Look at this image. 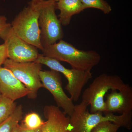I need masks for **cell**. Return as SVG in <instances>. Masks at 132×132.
<instances>
[{
	"label": "cell",
	"instance_id": "1",
	"mask_svg": "<svg viewBox=\"0 0 132 132\" xmlns=\"http://www.w3.org/2000/svg\"><path fill=\"white\" fill-rule=\"evenodd\" d=\"M42 51L44 56L67 62L72 68L81 71H91L101 60L100 55L96 51L78 49L62 39Z\"/></svg>",
	"mask_w": 132,
	"mask_h": 132
},
{
	"label": "cell",
	"instance_id": "2",
	"mask_svg": "<svg viewBox=\"0 0 132 132\" xmlns=\"http://www.w3.org/2000/svg\"><path fill=\"white\" fill-rule=\"evenodd\" d=\"M88 106L83 101L75 106L73 112L69 116L73 132H91L95 126L105 121H111L128 130L131 129L132 113L119 115L112 113L104 114L101 112L91 113L88 109Z\"/></svg>",
	"mask_w": 132,
	"mask_h": 132
},
{
	"label": "cell",
	"instance_id": "3",
	"mask_svg": "<svg viewBox=\"0 0 132 132\" xmlns=\"http://www.w3.org/2000/svg\"><path fill=\"white\" fill-rule=\"evenodd\" d=\"M44 2H30L28 6L16 15L11 24L13 31L26 42L41 50L43 49L39 24L40 13Z\"/></svg>",
	"mask_w": 132,
	"mask_h": 132
},
{
	"label": "cell",
	"instance_id": "4",
	"mask_svg": "<svg viewBox=\"0 0 132 132\" xmlns=\"http://www.w3.org/2000/svg\"><path fill=\"white\" fill-rule=\"evenodd\" d=\"M125 83L118 75L103 73L99 75L82 93V101L90 105V112L106 111L104 98L111 90H120Z\"/></svg>",
	"mask_w": 132,
	"mask_h": 132
},
{
	"label": "cell",
	"instance_id": "5",
	"mask_svg": "<svg viewBox=\"0 0 132 132\" xmlns=\"http://www.w3.org/2000/svg\"><path fill=\"white\" fill-rule=\"evenodd\" d=\"M35 62L45 65L51 70L62 73L68 80L65 88L71 95L73 101L79 100L83 87L92 78L90 71H81L66 68L59 61L39 54Z\"/></svg>",
	"mask_w": 132,
	"mask_h": 132
},
{
	"label": "cell",
	"instance_id": "6",
	"mask_svg": "<svg viewBox=\"0 0 132 132\" xmlns=\"http://www.w3.org/2000/svg\"><path fill=\"white\" fill-rule=\"evenodd\" d=\"M56 2L54 0L45 1L40 13L39 24L43 48L55 44L64 37L61 23L55 13Z\"/></svg>",
	"mask_w": 132,
	"mask_h": 132
},
{
	"label": "cell",
	"instance_id": "7",
	"mask_svg": "<svg viewBox=\"0 0 132 132\" xmlns=\"http://www.w3.org/2000/svg\"><path fill=\"white\" fill-rule=\"evenodd\" d=\"M3 65L4 67L10 70L28 89L29 92L27 95L29 98L35 99L38 91L43 88L39 75L42 64L36 62H15L7 59Z\"/></svg>",
	"mask_w": 132,
	"mask_h": 132
},
{
	"label": "cell",
	"instance_id": "8",
	"mask_svg": "<svg viewBox=\"0 0 132 132\" xmlns=\"http://www.w3.org/2000/svg\"><path fill=\"white\" fill-rule=\"evenodd\" d=\"M6 45L8 59L17 62H35L39 54L38 48L19 37L11 25L0 34Z\"/></svg>",
	"mask_w": 132,
	"mask_h": 132
},
{
	"label": "cell",
	"instance_id": "9",
	"mask_svg": "<svg viewBox=\"0 0 132 132\" xmlns=\"http://www.w3.org/2000/svg\"><path fill=\"white\" fill-rule=\"evenodd\" d=\"M39 75L43 88L51 93L57 106L62 109L64 113L70 116L73 112L75 105L71 97H69L63 90L60 73L53 70H42Z\"/></svg>",
	"mask_w": 132,
	"mask_h": 132
},
{
	"label": "cell",
	"instance_id": "10",
	"mask_svg": "<svg viewBox=\"0 0 132 132\" xmlns=\"http://www.w3.org/2000/svg\"><path fill=\"white\" fill-rule=\"evenodd\" d=\"M105 95L104 114L132 113V88L125 84L120 90H111Z\"/></svg>",
	"mask_w": 132,
	"mask_h": 132
},
{
	"label": "cell",
	"instance_id": "11",
	"mask_svg": "<svg viewBox=\"0 0 132 132\" xmlns=\"http://www.w3.org/2000/svg\"><path fill=\"white\" fill-rule=\"evenodd\" d=\"M29 93L28 89L10 70L0 67V94L15 101Z\"/></svg>",
	"mask_w": 132,
	"mask_h": 132
},
{
	"label": "cell",
	"instance_id": "12",
	"mask_svg": "<svg viewBox=\"0 0 132 132\" xmlns=\"http://www.w3.org/2000/svg\"><path fill=\"white\" fill-rule=\"evenodd\" d=\"M43 113L47 120L43 126L42 132H73L69 117L57 106H45Z\"/></svg>",
	"mask_w": 132,
	"mask_h": 132
},
{
	"label": "cell",
	"instance_id": "13",
	"mask_svg": "<svg viewBox=\"0 0 132 132\" xmlns=\"http://www.w3.org/2000/svg\"><path fill=\"white\" fill-rule=\"evenodd\" d=\"M56 8L60 11L59 20L64 26L70 24L73 15L85 10L80 0H59L56 2Z\"/></svg>",
	"mask_w": 132,
	"mask_h": 132
},
{
	"label": "cell",
	"instance_id": "14",
	"mask_svg": "<svg viewBox=\"0 0 132 132\" xmlns=\"http://www.w3.org/2000/svg\"><path fill=\"white\" fill-rule=\"evenodd\" d=\"M23 113L22 106H17L12 115L0 124V132H12L15 127L21 120Z\"/></svg>",
	"mask_w": 132,
	"mask_h": 132
},
{
	"label": "cell",
	"instance_id": "15",
	"mask_svg": "<svg viewBox=\"0 0 132 132\" xmlns=\"http://www.w3.org/2000/svg\"><path fill=\"white\" fill-rule=\"evenodd\" d=\"M16 106L15 101L0 94V124L12 115Z\"/></svg>",
	"mask_w": 132,
	"mask_h": 132
},
{
	"label": "cell",
	"instance_id": "16",
	"mask_svg": "<svg viewBox=\"0 0 132 132\" xmlns=\"http://www.w3.org/2000/svg\"><path fill=\"white\" fill-rule=\"evenodd\" d=\"M45 123L38 114L31 112L26 114L20 125L28 130H34L42 127Z\"/></svg>",
	"mask_w": 132,
	"mask_h": 132
},
{
	"label": "cell",
	"instance_id": "17",
	"mask_svg": "<svg viewBox=\"0 0 132 132\" xmlns=\"http://www.w3.org/2000/svg\"><path fill=\"white\" fill-rule=\"evenodd\" d=\"M85 9L95 8L100 10L105 14H109L112 12L110 5L105 0H80Z\"/></svg>",
	"mask_w": 132,
	"mask_h": 132
},
{
	"label": "cell",
	"instance_id": "18",
	"mask_svg": "<svg viewBox=\"0 0 132 132\" xmlns=\"http://www.w3.org/2000/svg\"><path fill=\"white\" fill-rule=\"evenodd\" d=\"M120 127L110 121L99 123L92 129L91 132H118Z\"/></svg>",
	"mask_w": 132,
	"mask_h": 132
},
{
	"label": "cell",
	"instance_id": "19",
	"mask_svg": "<svg viewBox=\"0 0 132 132\" xmlns=\"http://www.w3.org/2000/svg\"><path fill=\"white\" fill-rule=\"evenodd\" d=\"M8 59L7 51L6 45L4 43L0 45V67L4 64L5 61Z\"/></svg>",
	"mask_w": 132,
	"mask_h": 132
},
{
	"label": "cell",
	"instance_id": "20",
	"mask_svg": "<svg viewBox=\"0 0 132 132\" xmlns=\"http://www.w3.org/2000/svg\"><path fill=\"white\" fill-rule=\"evenodd\" d=\"M11 25V24L7 22V19L6 16H0V34Z\"/></svg>",
	"mask_w": 132,
	"mask_h": 132
},
{
	"label": "cell",
	"instance_id": "21",
	"mask_svg": "<svg viewBox=\"0 0 132 132\" xmlns=\"http://www.w3.org/2000/svg\"><path fill=\"white\" fill-rule=\"evenodd\" d=\"M21 127L19 123L15 127L12 132H21Z\"/></svg>",
	"mask_w": 132,
	"mask_h": 132
},
{
	"label": "cell",
	"instance_id": "22",
	"mask_svg": "<svg viewBox=\"0 0 132 132\" xmlns=\"http://www.w3.org/2000/svg\"><path fill=\"white\" fill-rule=\"evenodd\" d=\"M21 126V125H20ZM21 132H32L33 130H29L21 127Z\"/></svg>",
	"mask_w": 132,
	"mask_h": 132
},
{
	"label": "cell",
	"instance_id": "23",
	"mask_svg": "<svg viewBox=\"0 0 132 132\" xmlns=\"http://www.w3.org/2000/svg\"><path fill=\"white\" fill-rule=\"evenodd\" d=\"M46 0H31V1L32 2L35 3H38L42 2L45 1Z\"/></svg>",
	"mask_w": 132,
	"mask_h": 132
},
{
	"label": "cell",
	"instance_id": "24",
	"mask_svg": "<svg viewBox=\"0 0 132 132\" xmlns=\"http://www.w3.org/2000/svg\"><path fill=\"white\" fill-rule=\"evenodd\" d=\"M54 1H55V2H58V1H59V0H54Z\"/></svg>",
	"mask_w": 132,
	"mask_h": 132
}]
</instances>
